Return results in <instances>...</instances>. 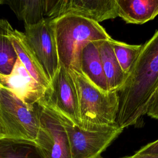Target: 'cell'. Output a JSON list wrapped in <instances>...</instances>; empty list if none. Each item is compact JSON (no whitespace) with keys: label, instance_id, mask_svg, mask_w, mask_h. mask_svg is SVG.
<instances>
[{"label":"cell","instance_id":"obj_1","mask_svg":"<svg viewBox=\"0 0 158 158\" xmlns=\"http://www.w3.org/2000/svg\"><path fill=\"white\" fill-rule=\"evenodd\" d=\"M158 91V29L141 45L125 83L118 91L116 122L124 129L136 124Z\"/></svg>","mask_w":158,"mask_h":158},{"label":"cell","instance_id":"obj_2","mask_svg":"<svg viewBox=\"0 0 158 158\" xmlns=\"http://www.w3.org/2000/svg\"><path fill=\"white\" fill-rule=\"evenodd\" d=\"M52 21L59 65L68 71L81 73V53L88 43L111 38L99 23L80 16L65 15Z\"/></svg>","mask_w":158,"mask_h":158},{"label":"cell","instance_id":"obj_3","mask_svg":"<svg viewBox=\"0 0 158 158\" xmlns=\"http://www.w3.org/2000/svg\"><path fill=\"white\" fill-rule=\"evenodd\" d=\"M77 88L80 116V127L97 131L119 127L116 120L119 99L118 92H104L93 85L82 73L68 71Z\"/></svg>","mask_w":158,"mask_h":158},{"label":"cell","instance_id":"obj_4","mask_svg":"<svg viewBox=\"0 0 158 158\" xmlns=\"http://www.w3.org/2000/svg\"><path fill=\"white\" fill-rule=\"evenodd\" d=\"M38 104L28 106L0 84V119L6 136L35 141L40 129Z\"/></svg>","mask_w":158,"mask_h":158},{"label":"cell","instance_id":"obj_5","mask_svg":"<svg viewBox=\"0 0 158 158\" xmlns=\"http://www.w3.org/2000/svg\"><path fill=\"white\" fill-rule=\"evenodd\" d=\"M52 111L67 131L72 158H96L100 156L123 130L120 127L97 131L85 130L64 115Z\"/></svg>","mask_w":158,"mask_h":158},{"label":"cell","instance_id":"obj_6","mask_svg":"<svg viewBox=\"0 0 158 158\" xmlns=\"http://www.w3.org/2000/svg\"><path fill=\"white\" fill-rule=\"evenodd\" d=\"M40 102L80 127L77 88L70 73L64 67L59 66L51 81V88L46 91L44 98Z\"/></svg>","mask_w":158,"mask_h":158},{"label":"cell","instance_id":"obj_7","mask_svg":"<svg viewBox=\"0 0 158 158\" xmlns=\"http://www.w3.org/2000/svg\"><path fill=\"white\" fill-rule=\"evenodd\" d=\"M25 29L27 41L51 83L60 66L52 19L45 17Z\"/></svg>","mask_w":158,"mask_h":158},{"label":"cell","instance_id":"obj_8","mask_svg":"<svg viewBox=\"0 0 158 158\" xmlns=\"http://www.w3.org/2000/svg\"><path fill=\"white\" fill-rule=\"evenodd\" d=\"M40 129L35 142L45 158H72L67 131L54 112L38 104Z\"/></svg>","mask_w":158,"mask_h":158},{"label":"cell","instance_id":"obj_9","mask_svg":"<svg viewBox=\"0 0 158 158\" xmlns=\"http://www.w3.org/2000/svg\"><path fill=\"white\" fill-rule=\"evenodd\" d=\"M80 16L99 23L117 17L116 0H46V18Z\"/></svg>","mask_w":158,"mask_h":158},{"label":"cell","instance_id":"obj_10","mask_svg":"<svg viewBox=\"0 0 158 158\" xmlns=\"http://www.w3.org/2000/svg\"><path fill=\"white\" fill-rule=\"evenodd\" d=\"M0 84L32 107L44 98L46 91L33 78L19 57L10 74H0Z\"/></svg>","mask_w":158,"mask_h":158},{"label":"cell","instance_id":"obj_11","mask_svg":"<svg viewBox=\"0 0 158 158\" xmlns=\"http://www.w3.org/2000/svg\"><path fill=\"white\" fill-rule=\"evenodd\" d=\"M10 36L18 57L30 75L46 91L49 89L51 88V83L36 56L29 46L25 33L14 30Z\"/></svg>","mask_w":158,"mask_h":158},{"label":"cell","instance_id":"obj_12","mask_svg":"<svg viewBox=\"0 0 158 158\" xmlns=\"http://www.w3.org/2000/svg\"><path fill=\"white\" fill-rule=\"evenodd\" d=\"M98 41H91L83 48L80 56L81 72L97 88L104 92H109L100 57Z\"/></svg>","mask_w":158,"mask_h":158},{"label":"cell","instance_id":"obj_13","mask_svg":"<svg viewBox=\"0 0 158 158\" xmlns=\"http://www.w3.org/2000/svg\"><path fill=\"white\" fill-rule=\"evenodd\" d=\"M117 13L127 23L143 24L158 15V0H116Z\"/></svg>","mask_w":158,"mask_h":158},{"label":"cell","instance_id":"obj_14","mask_svg":"<svg viewBox=\"0 0 158 158\" xmlns=\"http://www.w3.org/2000/svg\"><path fill=\"white\" fill-rule=\"evenodd\" d=\"M110 40L98 41V48L109 91L118 92L128 77L122 69L110 42Z\"/></svg>","mask_w":158,"mask_h":158},{"label":"cell","instance_id":"obj_15","mask_svg":"<svg viewBox=\"0 0 158 158\" xmlns=\"http://www.w3.org/2000/svg\"><path fill=\"white\" fill-rule=\"evenodd\" d=\"M0 158H45L34 141L4 136L0 138Z\"/></svg>","mask_w":158,"mask_h":158},{"label":"cell","instance_id":"obj_16","mask_svg":"<svg viewBox=\"0 0 158 158\" xmlns=\"http://www.w3.org/2000/svg\"><path fill=\"white\" fill-rule=\"evenodd\" d=\"M25 25H33L42 21L46 12V0L3 1Z\"/></svg>","mask_w":158,"mask_h":158},{"label":"cell","instance_id":"obj_17","mask_svg":"<svg viewBox=\"0 0 158 158\" xmlns=\"http://www.w3.org/2000/svg\"><path fill=\"white\" fill-rule=\"evenodd\" d=\"M14 29L4 19L0 20V74H10L18 59L10 39V34Z\"/></svg>","mask_w":158,"mask_h":158},{"label":"cell","instance_id":"obj_18","mask_svg":"<svg viewBox=\"0 0 158 158\" xmlns=\"http://www.w3.org/2000/svg\"><path fill=\"white\" fill-rule=\"evenodd\" d=\"M110 42L122 70L128 75L139 54L141 45L129 44L112 38Z\"/></svg>","mask_w":158,"mask_h":158},{"label":"cell","instance_id":"obj_19","mask_svg":"<svg viewBox=\"0 0 158 158\" xmlns=\"http://www.w3.org/2000/svg\"><path fill=\"white\" fill-rule=\"evenodd\" d=\"M135 154L138 155H158V139L144 146Z\"/></svg>","mask_w":158,"mask_h":158},{"label":"cell","instance_id":"obj_20","mask_svg":"<svg viewBox=\"0 0 158 158\" xmlns=\"http://www.w3.org/2000/svg\"><path fill=\"white\" fill-rule=\"evenodd\" d=\"M146 114L153 118L158 120V91L152 99Z\"/></svg>","mask_w":158,"mask_h":158},{"label":"cell","instance_id":"obj_21","mask_svg":"<svg viewBox=\"0 0 158 158\" xmlns=\"http://www.w3.org/2000/svg\"><path fill=\"white\" fill-rule=\"evenodd\" d=\"M122 158H158V155H138L136 154L130 156H126Z\"/></svg>","mask_w":158,"mask_h":158},{"label":"cell","instance_id":"obj_22","mask_svg":"<svg viewBox=\"0 0 158 158\" xmlns=\"http://www.w3.org/2000/svg\"><path fill=\"white\" fill-rule=\"evenodd\" d=\"M4 136H6V133H5V130H4V128L3 127V125H2V123L1 121V119H0V138L1 137H4Z\"/></svg>","mask_w":158,"mask_h":158},{"label":"cell","instance_id":"obj_23","mask_svg":"<svg viewBox=\"0 0 158 158\" xmlns=\"http://www.w3.org/2000/svg\"><path fill=\"white\" fill-rule=\"evenodd\" d=\"M3 4V0H0V4Z\"/></svg>","mask_w":158,"mask_h":158},{"label":"cell","instance_id":"obj_24","mask_svg":"<svg viewBox=\"0 0 158 158\" xmlns=\"http://www.w3.org/2000/svg\"><path fill=\"white\" fill-rule=\"evenodd\" d=\"M96 158H103V157H102L101 156H99V157H96Z\"/></svg>","mask_w":158,"mask_h":158}]
</instances>
